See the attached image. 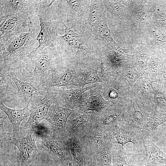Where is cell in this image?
Segmentation results:
<instances>
[{
  "label": "cell",
  "instance_id": "4",
  "mask_svg": "<svg viewBox=\"0 0 166 166\" xmlns=\"http://www.w3.org/2000/svg\"><path fill=\"white\" fill-rule=\"evenodd\" d=\"M56 0H40L37 12L40 30L36 40L38 45L32 53L45 48L52 46L58 36L59 22Z\"/></svg>",
  "mask_w": 166,
  "mask_h": 166
},
{
  "label": "cell",
  "instance_id": "36",
  "mask_svg": "<svg viewBox=\"0 0 166 166\" xmlns=\"http://www.w3.org/2000/svg\"><path fill=\"white\" fill-rule=\"evenodd\" d=\"M166 121V113L155 111L150 113L148 121L142 129L144 138L150 137L159 126Z\"/></svg>",
  "mask_w": 166,
  "mask_h": 166
},
{
  "label": "cell",
  "instance_id": "11",
  "mask_svg": "<svg viewBox=\"0 0 166 166\" xmlns=\"http://www.w3.org/2000/svg\"><path fill=\"white\" fill-rule=\"evenodd\" d=\"M34 129H29L26 136L24 138L18 139L13 137L10 140L11 143L19 151L18 166L35 165L37 162L38 157L41 154V151L37 148L35 140L32 137Z\"/></svg>",
  "mask_w": 166,
  "mask_h": 166
},
{
  "label": "cell",
  "instance_id": "47",
  "mask_svg": "<svg viewBox=\"0 0 166 166\" xmlns=\"http://www.w3.org/2000/svg\"></svg>",
  "mask_w": 166,
  "mask_h": 166
},
{
  "label": "cell",
  "instance_id": "32",
  "mask_svg": "<svg viewBox=\"0 0 166 166\" xmlns=\"http://www.w3.org/2000/svg\"><path fill=\"white\" fill-rule=\"evenodd\" d=\"M101 68V61H97L88 65L82 73L79 88L84 87L85 85L89 84L102 83L98 74Z\"/></svg>",
  "mask_w": 166,
  "mask_h": 166
},
{
  "label": "cell",
  "instance_id": "38",
  "mask_svg": "<svg viewBox=\"0 0 166 166\" xmlns=\"http://www.w3.org/2000/svg\"><path fill=\"white\" fill-rule=\"evenodd\" d=\"M0 148L4 143L12 138L10 133H13V127L8 116L2 110L0 111Z\"/></svg>",
  "mask_w": 166,
  "mask_h": 166
},
{
  "label": "cell",
  "instance_id": "27",
  "mask_svg": "<svg viewBox=\"0 0 166 166\" xmlns=\"http://www.w3.org/2000/svg\"><path fill=\"white\" fill-rule=\"evenodd\" d=\"M30 103L28 102L24 108L17 109L10 108L0 101V109L6 114L11 123L14 137L19 134L20 130V126L21 122L26 117L30 116L29 107Z\"/></svg>",
  "mask_w": 166,
  "mask_h": 166
},
{
  "label": "cell",
  "instance_id": "1",
  "mask_svg": "<svg viewBox=\"0 0 166 166\" xmlns=\"http://www.w3.org/2000/svg\"><path fill=\"white\" fill-rule=\"evenodd\" d=\"M60 23L65 27L64 34L58 35L54 45L65 57L87 66L101 61L104 54L87 20L71 10L58 13Z\"/></svg>",
  "mask_w": 166,
  "mask_h": 166
},
{
  "label": "cell",
  "instance_id": "34",
  "mask_svg": "<svg viewBox=\"0 0 166 166\" xmlns=\"http://www.w3.org/2000/svg\"><path fill=\"white\" fill-rule=\"evenodd\" d=\"M153 101L156 110L166 113V87L157 82H151Z\"/></svg>",
  "mask_w": 166,
  "mask_h": 166
},
{
  "label": "cell",
  "instance_id": "21",
  "mask_svg": "<svg viewBox=\"0 0 166 166\" xmlns=\"http://www.w3.org/2000/svg\"><path fill=\"white\" fill-rule=\"evenodd\" d=\"M149 114L141 104L132 97L125 113L124 122L142 129L148 121Z\"/></svg>",
  "mask_w": 166,
  "mask_h": 166
},
{
  "label": "cell",
  "instance_id": "20",
  "mask_svg": "<svg viewBox=\"0 0 166 166\" xmlns=\"http://www.w3.org/2000/svg\"><path fill=\"white\" fill-rule=\"evenodd\" d=\"M13 81L17 88V91L14 94V97L22 100L27 104L45 97L47 91L42 90L35 87L30 82L23 81L13 74L6 73Z\"/></svg>",
  "mask_w": 166,
  "mask_h": 166
},
{
  "label": "cell",
  "instance_id": "44",
  "mask_svg": "<svg viewBox=\"0 0 166 166\" xmlns=\"http://www.w3.org/2000/svg\"><path fill=\"white\" fill-rule=\"evenodd\" d=\"M2 162L4 166H17L7 160H3Z\"/></svg>",
  "mask_w": 166,
  "mask_h": 166
},
{
  "label": "cell",
  "instance_id": "8",
  "mask_svg": "<svg viewBox=\"0 0 166 166\" xmlns=\"http://www.w3.org/2000/svg\"><path fill=\"white\" fill-rule=\"evenodd\" d=\"M104 86L102 83H97L95 87L83 93L77 102L74 113L92 111L99 116L113 106L101 94V88Z\"/></svg>",
  "mask_w": 166,
  "mask_h": 166
},
{
  "label": "cell",
  "instance_id": "7",
  "mask_svg": "<svg viewBox=\"0 0 166 166\" xmlns=\"http://www.w3.org/2000/svg\"><path fill=\"white\" fill-rule=\"evenodd\" d=\"M104 99L113 106L128 107L132 98V87L122 75L117 73L101 89Z\"/></svg>",
  "mask_w": 166,
  "mask_h": 166
},
{
  "label": "cell",
  "instance_id": "41",
  "mask_svg": "<svg viewBox=\"0 0 166 166\" xmlns=\"http://www.w3.org/2000/svg\"><path fill=\"white\" fill-rule=\"evenodd\" d=\"M146 27L150 36L156 44L159 47L166 44V35L155 25L146 23Z\"/></svg>",
  "mask_w": 166,
  "mask_h": 166
},
{
  "label": "cell",
  "instance_id": "18",
  "mask_svg": "<svg viewBox=\"0 0 166 166\" xmlns=\"http://www.w3.org/2000/svg\"><path fill=\"white\" fill-rule=\"evenodd\" d=\"M145 156L141 160H136V164L140 166H161L166 165V155L153 142L150 137L143 139Z\"/></svg>",
  "mask_w": 166,
  "mask_h": 166
},
{
  "label": "cell",
  "instance_id": "2",
  "mask_svg": "<svg viewBox=\"0 0 166 166\" xmlns=\"http://www.w3.org/2000/svg\"><path fill=\"white\" fill-rule=\"evenodd\" d=\"M40 30L39 22H35L28 32L0 43V70L17 77L29 70L33 64L30 55L38 46L36 38Z\"/></svg>",
  "mask_w": 166,
  "mask_h": 166
},
{
  "label": "cell",
  "instance_id": "39",
  "mask_svg": "<svg viewBox=\"0 0 166 166\" xmlns=\"http://www.w3.org/2000/svg\"><path fill=\"white\" fill-rule=\"evenodd\" d=\"M116 73L123 76L131 87L141 74L133 65L131 60L127 62Z\"/></svg>",
  "mask_w": 166,
  "mask_h": 166
},
{
  "label": "cell",
  "instance_id": "3",
  "mask_svg": "<svg viewBox=\"0 0 166 166\" xmlns=\"http://www.w3.org/2000/svg\"><path fill=\"white\" fill-rule=\"evenodd\" d=\"M34 67L33 71L26 69L22 77L36 88L46 91L45 85L52 74L62 65L64 56L54 46L48 47L31 54Z\"/></svg>",
  "mask_w": 166,
  "mask_h": 166
},
{
  "label": "cell",
  "instance_id": "30",
  "mask_svg": "<svg viewBox=\"0 0 166 166\" xmlns=\"http://www.w3.org/2000/svg\"><path fill=\"white\" fill-rule=\"evenodd\" d=\"M106 9L111 15L115 22L123 25L124 21L125 12L127 10L125 5L121 0H102Z\"/></svg>",
  "mask_w": 166,
  "mask_h": 166
},
{
  "label": "cell",
  "instance_id": "28",
  "mask_svg": "<svg viewBox=\"0 0 166 166\" xmlns=\"http://www.w3.org/2000/svg\"><path fill=\"white\" fill-rule=\"evenodd\" d=\"M92 29L93 32L101 48L109 44L118 45L112 37L107 23L106 16Z\"/></svg>",
  "mask_w": 166,
  "mask_h": 166
},
{
  "label": "cell",
  "instance_id": "33",
  "mask_svg": "<svg viewBox=\"0 0 166 166\" xmlns=\"http://www.w3.org/2000/svg\"><path fill=\"white\" fill-rule=\"evenodd\" d=\"M106 10L102 0H91L87 20L92 28L95 27L102 19L106 16Z\"/></svg>",
  "mask_w": 166,
  "mask_h": 166
},
{
  "label": "cell",
  "instance_id": "43",
  "mask_svg": "<svg viewBox=\"0 0 166 166\" xmlns=\"http://www.w3.org/2000/svg\"><path fill=\"white\" fill-rule=\"evenodd\" d=\"M89 166H98L95 154L91 156Z\"/></svg>",
  "mask_w": 166,
  "mask_h": 166
},
{
  "label": "cell",
  "instance_id": "31",
  "mask_svg": "<svg viewBox=\"0 0 166 166\" xmlns=\"http://www.w3.org/2000/svg\"><path fill=\"white\" fill-rule=\"evenodd\" d=\"M58 5L77 13L81 18L87 20L91 0H57Z\"/></svg>",
  "mask_w": 166,
  "mask_h": 166
},
{
  "label": "cell",
  "instance_id": "10",
  "mask_svg": "<svg viewBox=\"0 0 166 166\" xmlns=\"http://www.w3.org/2000/svg\"><path fill=\"white\" fill-rule=\"evenodd\" d=\"M0 43L12 36L28 32L34 23L23 13L0 18Z\"/></svg>",
  "mask_w": 166,
  "mask_h": 166
},
{
  "label": "cell",
  "instance_id": "37",
  "mask_svg": "<svg viewBox=\"0 0 166 166\" xmlns=\"http://www.w3.org/2000/svg\"><path fill=\"white\" fill-rule=\"evenodd\" d=\"M115 139L104 144L96 152L95 154L98 166H112V150L116 141Z\"/></svg>",
  "mask_w": 166,
  "mask_h": 166
},
{
  "label": "cell",
  "instance_id": "22",
  "mask_svg": "<svg viewBox=\"0 0 166 166\" xmlns=\"http://www.w3.org/2000/svg\"><path fill=\"white\" fill-rule=\"evenodd\" d=\"M97 84H91L87 87L76 89H66L65 87L57 88L54 104L66 108H75L77 102L83 93L95 87Z\"/></svg>",
  "mask_w": 166,
  "mask_h": 166
},
{
  "label": "cell",
  "instance_id": "23",
  "mask_svg": "<svg viewBox=\"0 0 166 166\" xmlns=\"http://www.w3.org/2000/svg\"><path fill=\"white\" fill-rule=\"evenodd\" d=\"M70 151L73 160L79 166H89L91 155L78 135L68 137Z\"/></svg>",
  "mask_w": 166,
  "mask_h": 166
},
{
  "label": "cell",
  "instance_id": "35",
  "mask_svg": "<svg viewBox=\"0 0 166 166\" xmlns=\"http://www.w3.org/2000/svg\"><path fill=\"white\" fill-rule=\"evenodd\" d=\"M164 60L159 52L155 50L152 54L144 73L151 82H156L157 72Z\"/></svg>",
  "mask_w": 166,
  "mask_h": 166
},
{
  "label": "cell",
  "instance_id": "16",
  "mask_svg": "<svg viewBox=\"0 0 166 166\" xmlns=\"http://www.w3.org/2000/svg\"><path fill=\"white\" fill-rule=\"evenodd\" d=\"M115 138L117 140V147L119 144H120L123 148L126 143L131 142L133 144V148L136 151L140 152L143 149L144 136L142 129L125 123H123L116 132Z\"/></svg>",
  "mask_w": 166,
  "mask_h": 166
},
{
  "label": "cell",
  "instance_id": "40",
  "mask_svg": "<svg viewBox=\"0 0 166 166\" xmlns=\"http://www.w3.org/2000/svg\"><path fill=\"white\" fill-rule=\"evenodd\" d=\"M101 68L98 74L102 83L105 86L107 82L116 74V73L104 54L101 59Z\"/></svg>",
  "mask_w": 166,
  "mask_h": 166
},
{
  "label": "cell",
  "instance_id": "17",
  "mask_svg": "<svg viewBox=\"0 0 166 166\" xmlns=\"http://www.w3.org/2000/svg\"><path fill=\"white\" fill-rule=\"evenodd\" d=\"M76 109H67L55 104L52 114L47 119L48 131L50 133L65 136L68 118Z\"/></svg>",
  "mask_w": 166,
  "mask_h": 166
},
{
  "label": "cell",
  "instance_id": "9",
  "mask_svg": "<svg viewBox=\"0 0 166 166\" xmlns=\"http://www.w3.org/2000/svg\"><path fill=\"white\" fill-rule=\"evenodd\" d=\"M57 88L51 87L47 91L45 96L30 103L29 105L30 114L25 125L20 128V130H25L30 128L35 129L38 124L44 119L47 120L49 109L54 103L57 93Z\"/></svg>",
  "mask_w": 166,
  "mask_h": 166
},
{
  "label": "cell",
  "instance_id": "42",
  "mask_svg": "<svg viewBox=\"0 0 166 166\" xmlns=\"http://www.w3.org/2000/svg\"><path fill=\"white\" fill-rule=\"evenodd\" d=\"M156 82L162 84L166 87V60L164 61L157 72Z\"/></svg>",
  "mask_w": 166,
  "mask_h": 166
},
{
  "label": "cell",
  "instance_id": "29",
  "mask_svg": "<svg viewBox=\"0 0 166 166\" xmlns=\"http://www.w3.org/2000/svg\"><path fill=\"white\" fill-rule=\"evenodd\" d=\"M0 100L3 103L9 102L17 91V87L13 81L7 75L6 73L0 70Z\"/></svg>",
  "mask_w": 166,
  "mask_h": 166
},
{
  "label": "cell",
  "instance_id": "24",
  "mask_svg": "<svg viewBox=\"0 0 166 166\" xmlns=\"http://www.w3.org/2000/svg\"><path fill=\"white\" fill-rule=\"evenodd\" d=\"M131 48V61L141 74H144L148 61L155 50L149 44L143 43L135 45Z\"/></svg>",
  "mask_w": 166,
  "mask_h": 166
},
{
  "label": "cell",
  "instance_id": "14",
  "mask_svg": "<svg viewBox=\"0 0 166 166\" xmlns=\"http://www.w3.org/2000/svg\"><path fill=\"white\" fill-rule=\"evenodd\" d=\"M131 87L132 97L141 104L150 113L156 111L153 101L152 83L144 73L141 74Z\"/></svg>",
  "mask_w": 166,
  "mask_h": 166
},
{
  "label": "cell",
  "instance_id": "5",
  "mask_svg": "<svg viewBox=\"0 0 166 166\" xmlns=\"http://www.w3.org/2000/svg\"><path fill=\"white\" fill-rule=\"evenodd\" d=\"M35 140L37 146L46 152L55 164L61 166H68L73 161L66 136L36 133Z\"/></svg>",
  "mask_w": 166,
  "mask_h": 166
},
{
  "label": "cell",
  "instance_id": "45",
  "mask_svg": "<svg viewBox=\"0 0 166 166\" xmlns=\"http://www.w3.org/2000/svg\"><path fill=\"white\" fill-rule=\"evenodd\" d=\"M68 166H79V165L73 161L69 163Z\"/></svg>",
  "mask_w": 166,
  "mask_h": 166
},
{
  "label": "cell",
  "instance_id": "26",
  "mask_svg": "<svg viewBox=\"0 0 166 166\" xmlns=\"http://www.w3.org/2000/svg\"><path fill=\"white\" fill-rule=\"evenodd\" d=\"M117 144L115 141L112 148V166H134L137 152L134 148L129 149L125 146L117 147Z\"/></svg>",
  "mask_w": 166,
  "mask_h": 166
},
{
  "label": "cell",
  "instance_id": "6",
  "mask_svg": "<svg viewBox=\"0 0 166 166\" xmlns=\"http://www.w3.org/2000/svg\"><path fill=\"white\" fill-rule=\"evenodd\" d=\"M87 66L65 57L61 66L48 80L45 85V90L47 91L53 87H65L67 89L80 88L82 74Z\"/></svg>",
  "mask_w": 166,
  "mask_h": 166
},
{
  "label": "cell",
  "instance_id": "12",
  "mask_svg": "<svg viewBox=\"0 0 166 166\" xmlns=\"http://www.w3.org/2000/svg\"><path fill=\"white\" fill-rule=\"evenodd\" d=\"M40 0H0V18L14 14L26 15L32 23L39 21L37 12Z\"/></svg>",
  "mask_w": 166,
  "mask_h": 166
},
{
  "label": "cell",
  "instance_id": "19",
  "mask_svg": "<svg viewBox=\"0 0 166 166\" xmlns=\"http://www.w3.org/2000/svg\"><path fill=\"white\" fill-rule=\"evenodd\" d=\"M116 132H103L95 129L75 135L80 137L90 154L93 155L102 145L115 139Z\"/></svg>",
  "mask_w": 166,
  "mask_h": 166
},
{
  "label": "cell",
  "instance_id": "25",
  "mask_svg": "<svg viewBox=\"0 0 166 166\" xmlns=\"http://www.w3.org/2000/svg\"><path fill=\"white\" fill-rule=\"evenodd\" d=\"M138 1L122 0V2L126 6L127 9L131 11L140 31L144 28L150 13L148 4V1H141L137 4Z\"/></svg>",
  "mask_w": 166,
  "mask_h": 166
},
{
  "label": "cell",
  "instance_id": "46",
  "mask_svg": "<svg viewBox=\"0 0 166 166\" xmlns=\"http://www.w3.org/2000/svg\"><path fill=\"white\" fill-rule=\"evenodd\" d=\"M55 166H60V165H58V164H55Z\"/></svg>",
  "mask_w": 166,
  "mask_h": 166
},
{
  "label": "cell",
  "instance_id": "15",
  "mask_svg": "<svg viewBox=\"0 0 166 166\" xmlns=\"http://www.w3.org/2000/svg\"><path fill=\"white\" fill-rule=\"evenodd\" d=\"M128 107L112 106L99 116L97 130L101 132H116L124 122L125 112Z\"/></svg>",
  "mask_w": 166,
  "mask_h": 166
},
{
  "label": "cell",
  "instance_id": "13",
  "mask_svg": "<svg viewBox=\"0 0 166 166\" xmlns=\"http://www.w3.org/2000/svg\"><path fill=\"white\" fill-rule=\"evenodd\" d=\"M77 117L68 120L65 135L68 137L85 132L97 130L99 116L95 112L89 111L75 113Z\"/></svg>",
  "mask_w": 166,
  "mask_h": 166
}]
</instances>
